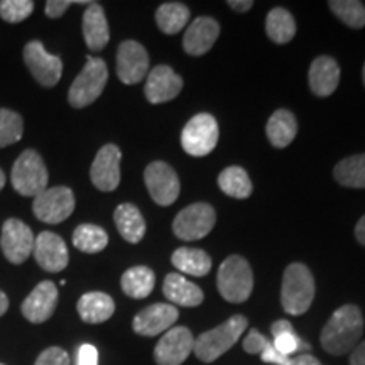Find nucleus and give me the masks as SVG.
Returning <instances> with one entry per match:
<instances>
[{
	"label": "nucleus",
	"instance_id": "nucleus-1",
	"mask_svg": "<svg viewBox=\"0 0 365 365\" xmlns=\"http://www.w3.org/2000/svg\"><path fill=\"white\" fill-rule=\"evenodd\" d=\"M364 333L362 312L355 304H345L336 309L323 328L322 346L331 355H345L359 345Z\"/></svg>",
	"mask_w": 365,
	"mask_h": 365
},
{
	"label": "nucleus",
	"instance_id": "nucleus-2",
	"mask_svg": "<svg viewBox=\"0 0 365 365\" xmlns=\"http://www.w3.org/2000/svg\"><path fill=\"white\" fill-rule=\"evenodd\" d=\"M314 299L313 274L304 264L294 262L286 267L282 276L281 304L287 314L299 317L307 313Z\"/></svg>",
	"mask_w": 365,
	"mask_h": 365
},
{
	"label": "nucleus",
	"instance_id": "nucleus-3",
	"mask_svg": "<svg viewBox=\"0 0 365 365\" xmlns=\"http://www.w3.org/2000/svg\"><path fill=\"white\" fill-rule=\"evenodd\" d=\"M245 330H247V318L235 314L220 327L205 331L198 339H195L193 352L202 362H215L237 344Z\"/></svg>",
	"mask_w": 365,
	"mask_h": 365
},
{
	"label": "nucleus",
	"instance_id": "nucleus-4",
	"mask_svg": "<svg viewBox=\"0 0 365 365\" xmlns=\"http://www.w3.org/2000/svg\"><path fill=\"white\" fill-rule=\"evenodd\" d=\"M217 286L223 299L230 303H244L250 298L254 287L252 269L240 255H230L218 269Z\"/></svg>",
	"mask_w": 365,
	"mask_h": 365
},
{
	"label": "nucleus",
	"instance_id": "nucleus-5",
	"mask_svg": "<svg viewBox=\"0 0 365 365\" xmlns=\"http://www.w3.org/2000/svg\"><path fill=\"white\" fill-rule=\"evenodd\" d=\"M108 70L103 59L88 56L83 70L68 91V102L75 108H85L97 100L107 85Z\"/></svg>",
	"mask_w": 365,
	"mask_h": 365
},
{
	"label": "nucleus",
	"instance_id": "nucleus-6",
	"mask_svg": "<svg viewBox=\"0 0 365 365\" xmlns=\"http://www.w3.org/2000/svg\"><path fill=\"white\" fill-rule=\"evenodd\" d=\"M48 170L34 149H26L12 166V186L21 196H38L48 190Z\"/></svg>",
	"mask_w": 365,
	"mask_h": 365
},
{
	"label": "nucleus",
	"instance_id": "nucleus-7",
	"mask_svg": "<svg viewBox=\"0 0 365 365\" xmlns=\"http://www.w3.org/2000/svg\"><path fill=\"white\" fill-rule=\"evenodd\" d=\"M218 143V124L210 113L195 115L181 132L182 149L193 158H203L215 149Z\"/></svg>",
	"mask_w": 365,
	"mask_h": 365
},
{
	"label": "nucleus",
	"instance_id": "nucleus-8",
	"mask_svg": "<svg viewBox=\"0 0 365 365\" xmlns=\"http://www.w3.org/2000/svg\"><path fill=\"white\" fill-rule=\"evenodd\" d=\"M75 210V195L68 186H54L44 190L34 198L33 212L38 220L58 225L68 220Z\"/></svg>",
	"mask_w": 365,
	"mask_h": 365
},
{
	"label": "nucleus",
	"instance_id": "nucleus-9",
	"mask_svg": "<svg viewBox=\"0 0 365 365\" xmlns=\"http://www.w3.org/2000/svg\"><path fill=\"white\" fill-rule=\"evenodd\" d=\"M217 215L207 203H193L182 208L173 222V230L182 240H200L213 230Z\"/></svg>",
	"mask_w": 365,
	"mask_h": 365
},
{
	"label": "nucleus",
	"instance_id": "nucleus-10",
	"mask_svg": "<svg viewBox=\"0 0 365 365\" xmlns=\"http://www.w3.org/2000/svg\"><path fill=\"white\" fill-rule=\"evenodd\" d=\"M144 181L150 198L161 207H170L180 196V178L170 164L163 161L150 163L144 171Z\"/></svg>",
	"mask_w": 365,
	"mask_h": 365
},
{
	"label": "nucleus",
	"instance_id": "nucleus-11",
	"mask_svg": "<svg viewBox=\"0 0 365 365\" xmlns=\"http://www.w3.org/2000/svg\"><path fill=\"white\" fill-rule=\"evenodd\" d=\"M24 63L39 85L51 88L61 80L63 61L44 49L41 41H31L24 46Z\"/></svg>",
	"mask_w": 365,
	"mask_h": 365
},
{
	"label": "nucleus",
	"instance_id": "nucleus-12",
	"mask_svg": "<svg viewBox=\"0 0 365 365\" xmlns=\"http://www.w3.org/2000/svg\"><path fill=\"white\" fill-rule=\"evenodd\" d=\"M36 237L24 222L17 218H9L2 227V237H0V245H2L4 255L9 262L19 264L26 262L27 257L33 254Z\"/></svg>",
	"mask_w": 365,
	"mask_h": 365
},
{
	"label": "nucleus",
	"instance_id": "nucleus-13",
	"mask_svg": "<svg viewBox=\"0 0 365 365\" xmlns=\"http://www.w3.org/2000/svg\"><path fill=\"white\" fill-rule=\"evenodd\" d=\"M195 339L186 327L170 328L154 349L158 365H181L193 352Z\"/></svg>",
	"mask_w": 365,
	"mask_h": 365
},
{
	"label": "nucleus",
	"instance_id": "nucleus-14",
	"mask_svg": "<svg viewBox=\"0 0 365 365\" xmlns=\"http://www.w3.org/2000/svg\"><path fill=\"white\" fill-rule=\"evenodd\" d=\"M149 73V56L143 44L124 41L117 51V76L122 83L135 85Z\"/></svg>",
	"mask_w": 365,
	"mask_h": 365
},
{
	"label": "nucleus",
	"instance_id": "nucleus-15",
	"mask_svg": "<svg viewBox=\"0 0 365 365\" xmlns=\"http://www.w3.org/2000/svg\"><path fill=\"white\" fill-rule=\"evenodd\" d=\"M122 153L115 144H107L98 150L91 164L90 178L95 188L100 191H113L120 182Z\"/></svg>",
	"mask_w": 365,
	"mask_h": 365
},
{
	"label": "nucleus",
	"instance_id": "nucleus-16",
	"mask_svg": "<svg viewBox=\"0 0 365 365\" xmlns=\"http://www.w3.org/2000/svg\"><path fill=\"white\" fill-rule=\"evenodd\" d=\"M33 254L39 267L48 272H61L70 262L65 240L53 232H41L36 237Z\"/></svg>",
	"mask_w": 365,
	"mask_h": 365
},
{
	"label": "nucleus",
	"instance_id": "nucleus-17",
	"mask_svg": "<svg viewBox=\"0 0 365 365\" xmlns=\"http://www.w3.org/2000/svg\"><path fill=\"white\" fill-rule=\"evenodd\" d=\"M178 317H180V313L173 304L154 303L135 314L132 327H134L137 335L156 336L159 333L170 330L176 323Z\"/></svg>",
	"mask_w": 365,
	"mask_h": 365
},
{
	"label": "nucleus",
	"instance_id": "nucleus-18",
	"mask_svg": "<svg viewBox=\"0 0 365 365\" xmlns=\"http://www.w3.org/2000/svg\"><path fill=\"white\" fill-rule=\"evenodd\" d=\"M58 304V287L51 281H43L34 287L22 303V314L31 323H44L53 317Z\"/></svg>",
	"mask_w": 365,
	"mask_h": 365
},
{
	"label": "nucleus",
	"instance_id": "nucleus-19",
	"mask_svg": "<svg viewBox=\"0 0 365 365\" xmlns=\"http://www.w3.org/2000/svg\"><path fill=\"white\" fill-rule=\"evenodd\" d=\"M182 88V80L180 75L173 71V68L159 65L148 73L145 81V98L150 103H164L176 98Z\"/></svg>",
	"mask_w": 365,
	"mask_h": 365
},
{
	"label": "nucleus",
	"instance_id": "nucleus-20",
	"mask_svg": "<svg viewBox=\"0 0 365 365\" xmlns=\"http://www.w3.org/2000/svg\"><path fill=\"white\" fill-rule=\"evenodd\" d=\"M220 34V26L212 17H196L186 29L182 48L191 56H202L208 53Z\"/></svg>",
	"mask_w": 365,
	"mask_h": 365
},
{
	"label": "nucleus",
	"instance_id": "nucleus-21",
	"mask_svg": "<svg viewBox=\"0 0 365 365\" xmlns=\"http://www.w3.org/2000/svg\"><path fill=\"white\" fill-rule=\"evenodd\" d=\"M309 88L317 97H330L340 83V66L330 56H319L309 66Z\"/></svg>",
	"mask_w": 365,
	"mask_h": 365
},
{
	"label": "nucleus",
	"instance_id": "nucleus-22",
	"mask_svg": "<svg viewBox=\"0 0 365 365\" xmlns=\"http://www.w3.org/2000/svg\"><path fill=\"white\" fill-rule=\"evenodd\" d=\"M83 38L91 51H102L110 39L107 17L97 2H91L83 14Z\"/></svg>",
	"mask_w": 365,
	"mask_h": 365
},
{
	"label": "nucleus",
	"instance_id": "nucleus-23",
	"mask_svg": "<svg viewBox=\"0 0 365 365\" xmlns=\"http://www.w3.org/2000/svg\"><path fill=\"white\" fill-rule=\"evenodd\" d=\"M163 294L170 299L173 304L193 308L203 303V291L200 286L182 277L180 272L168 274L163 284Z\"/></svg>",
	"mask_w": 365,
	"mask_h": 365
},
{
	"label": "nucleus",
	"instance_id": "nucleus-24",
	"mask_svg": "<svg viewBox=\"0 0 365 365\" xmlns=\"http://www.w3.org/2000/svg\"><path fill=\"white\" fill-rule=\"evenodd\" d=\"M80 318L85 323H103L108 318H112V314L115 313V303L108 294L100 293V291H93V293H86L78 299L76 304Z\"/></svg>",
	"mask_w": 365,
	"mask_h": 365
},
{
	"label": "nucleus",
	"instance_id": "nucleus-25",
	"mask_svg": "<svg viewBox=\"0 0 365 365\" xmlns=\"http://www.w3.org/2000/svg\"><path fill=\"white\" fill-rule=\"evenodd\" d=\"M118 234L130 244H139L145 235V220L139 208L132 203L118 205L113 213Z\"/></svg>",
	"mask_w": 365,
	"mask_h": 365
},
{
	"label": "nucleus",
	"instance_id": "nucleus-26",
	"mask_svg": "<svg viewBox=\"0 0 365 365\" xmlns=\"http://www.w3.org/2000/svg\"><path fill=\"white\" fill-rule=\"evenodd\" d=\"M266 134L269 143H271L274 148H287V145L294 140L296 134H298V122H296L294 115L289 110L281 108V110L274 112L271 118H269Z\"/></svg>",
	"mask_w": 365,
	"mask_h": 365
},
{
	"label": "nucleus",
	"instance_id": "nucleus-27",
	"mask_svg": "<svg viewBox=\"0 0 365 365\" xmlns=\"http://www.w3.org/2000/svg\"><path fill=\"white\" fill-rule=\"evenodd\" d=\"M171 262L180 272L190 274V276L195 277L207 276L210 269H212V259L202 249L180 247L173 254Z\"/></svg>",
	"mask_w": 365,
	"mask_h": 365
},
{
	"label": "nucleus",
	"instance_id": "nucleus-28",
	"mask_svg": "<svg viewBox=\"0 0 365 365\" xmlns=\"http://www.w3.org/2000/svg\"><path fill=\"white\" fill-rule=\"evenodd\" d=\"M120 284L122 291L127 296L134 299H144L153 293L154 284H156V276H154L153 269L145 266H134L124 272Z\"/></svg>",
	"mask_w": 365,
	"mask_h": 365
},
{
	"label": "nucleus",
	"instance_id": "nucleus-29",
	"mask_svg": "<svg viewBox=\"0 0 365 365\" xmlns=\"http://www.w3.org/2000/svg\"><path fill=\"white\" fill-rule=\"evenodd\" d=\"M266 33L269 39L274 41L276 44L289 43L296 34V22L293 16H291V12H287L282 7H274L267 14Z\"/></svg>",
	"mask_w": 365,
	"mask_h": 365
},
{
	"label": "nucleus",
	"instance_id": "nucleus-30",
	"mask_svg": "<svg viewBox=\"0 0 365 365\" xmlns=\"http://www.w3.org/2000/svg\"><path fill=\"white\" fill-rule=\"evenodd\" d=\"M333 176L346 188H365V154L341 159L333 170Z\"/></svg>",
	"mask_w": 365,
	"mask_h": 365
},
{
	"label": "nucleus",
	"instance_id": "nucleus-31",
	"mask_svg": "<svg viewBox=\"0 0 365 365\" xmlns=\"http://www.w3.org/2000/svg\"><path fill=\"white\" fill-rule=\"evenodd\" d=\"M190 9L180 2H166L156 11L158 27L164 34H178L188 24Z\"/></svg>",
	"mask_w": 365,
	"mask_h": 365
},
{
	"label": "nucleus",
	"instance_id": "nucleus-32",
	"mask_svg": "<svg viewBox=\"0 0 365 365\" xmlns=\"http://www.w3.org/2000/svg\"><path fill=\"white\" fill-rule=\"evenodd\" d=\"M73 245L81 252L97 254L108 245V235L102 227L93 223H83L73 232Z\"/></svg>",
	"mask_w": 365,
	"mask_h": 365
},
{
	"label": "nucleus",
	"instance_id": "nucleus-33",
	"mask_svg": "<svg viewBox=\"0 0 365 365\" xmlns=\"http://www.w3.org/2000/svg\"><path fill=\"white\" fill-rule=\"evenodd\" d=\"M218 186L227 196L232 198H249L252 193V182L245 170H242L240 166H230L227 170H223L218 176Z\"/></svg>",
	"mask_w": 365,
	"mask_h": 365
},
{
	"label": "nucleus",
	"instance_id": "nucleus-34",
	"mask_svg": "<svg viewBox=\"0 0 365 365\" xmlns=\"http://www.w3.org/2000/svg\"><path fill=\"white\" fill-rule=\"evenodd\" d=\"M328 7L345 26L352 29H362L365 26V6L359 0H331Z\"/></svg>",
	"mask_w": 365,
	"mask_h": 365
},
{
	"label": "nucleus",
	"instance_id": "nucleus-35",
	"mask_svg": "<svg viewBox=\"0 0 365 365\" xmlns=\"http://www.w3.org/2000/svg\"><path fill=\"white\" fill-rule=\"evenodd\" d=\"M22 132L24 122L19 113L9 108H0V149L19 143Z\"/></svg>",
	"mask_w": 365,
	"mask_h": 365
},
{
	"label": "nucleus",
	"instance_id": "nucleus-36",
	"mask_svg": "<svg viewBox=\"0 0 365 365\" xmlns=\"http://www.w3.org/2000/svg\"><path fill=\"white\" fill-rule=\"evenodd\" d=\"M34 11V2L31 0H2L0 2V17L11 24H19L26 21Z\"/></svg>",
	"mask_w": 365,
	"mask_h": 365
},
{
	"label": "nucleus",
	"instance_id": "nucleus-37",
	"mask_svg": "<svg viewBox=\"0 0 365 365\" xmlns=\"http://www.w3.org/2000/svg\"><path fill=\"white\" fill-rule=\"evenodd\" d=\"M272 346L277 350V352L284 355V357H291V355H294V354L299 355V354L309 352V349H312L307 341L301 340L299 336L296 335L294 330L274 336Z\"/></svg>",
	"mask_w": 365,
	"mask_h": 365
},
{
	"label": "nucleus",
	"instance_id": "nucleus-38",
	"mask_svg": "<svg viewBox=\"0 0 365 365\" xmlns=\"http://www.w3.org/2000/svg\"><path fill=\"white\" fill-rule=\"evenodd\" d=\"M34 365H70V357L59 346H49L36 360Z\"/></svg>",
	"mask_w": 365,
	"mask_h": 365
},
{
	"label": "nucleus",
	"instance_id": "nucleus-39",
	"mask_svg": "<svg viewBox=\"0 0 365 365\" xmlns=\"http://www.w3.org/2000/svg\"><path fill=\"white\" fill-rule=\"evenodd\" d=\"M269 345H271V341H269L264 335H261L257 330H250L249 335L244 339V344H242L245 352L252 355L262 354Z\"/></svg>",
	"mask_w": 365,
	"mask_h": 365
},
{
	"label": "nucleus",
	"instance_id": "nucleus-40",
	"mask_svg": "<svg viewBox=\"0 0 365 365\" xmlns=\"http://www.w3.org/2000/svg\"><path fill=\"white\" fill-rule=\"evenodd\" d=\"M73 4H88L91 2H71V0H49V2H46V16L51 17V19H58V17H61L63 14H65L68 9H70Z\"/></svg>",
	"mask_w": 365,
	"mask_h": 365
},
{
	"label": "nucleus",
	"instance_id": "nucleus-41",
	"mask_svg": "<svg viewBox=\"0 0 365 365\" xmlns=\"http://www.w3.org/2000/svg\"><path fill=\"white\" fill-rule=\"evenodd\" d=\"M76 365H98V350L90 344L81 345L76 354Z\"/></svg>",
	"mask_w": 365,
	"mask_h": 365
},
{
	"label": "nucleus",
	"instance_id": "nucleus-42",
	"mask_svg": "<svg viewBox=\"0 0 365 365\" xmlns=\"http://www.w3.org/2000/svg\"><path fill=\"white\" fill-rule=\"evenodd\" d=\"M261 359L264 360V362H267V364H276V365H284V364H287V360H289L291 357H284V355L282 354H279L277 352L276 349H274L272 346V344L267 346L266 350H264V352L261 354Z\"/></svg>",
	"mask_w": 365,
	"mask_h": 365
},
{
	"label": "nucleus",
	"instance_id": "nucleus-43",
	"mask_svg": "<svg viewBox=\"0 0 365 365\" xmlns=\"http://www.w3.org/2000/svg\"><path fill=\"white\" fill-rule=\"evenodd\" d=\"M284 365H322V364H319V360L314 359L313 355L299 354V355H296V357L287 360V364H284Z\"/></svg>",
	"mask_w": 365,
	"mask_h": 365
},
{
	"label": "nucleus",
	"instance_id": "nucleus-44",
	"mask_svg": "<svg viewBox=\"0 0 365 365\" xmlns=\"http://www.w3.org/2000/svg\"><path fill=\"white\" fill-rule=\"evenodd\" d=\"M350 365H365V341L359 344L350 354Z\"/></svg>",
	"mask_w": 365,
	"mask_h": 365
},
{
	"label": "nucleus",
	"instance_id": "nucleus-45",
	"mask_svg": "<svg viewBox=\"0 0 365 365\" xmlns=\"http://www.w3.org/2000/svg\"><path fill=\"white\" fill-rule=\"evenodd\" d=\"M293 330H294L293 325H291V323L287 322V319H277V322L271 327L272 339H274V336H277V335H282V333L293 331Z\"/></svg>",
	"mask_w": 365,
	"mask_h": 365
},
{
	"label": "nucleus",
	"instance_id": "nucleus-46",
	"mask_svg": "<svg viewBox=\"0 0 365 365\" xmlns=\"http://www.w3.org/2000/svg\"><path fill=\"white\" fill-rule=\"evenodd\" d=\"M252 6V0H230V2H228V7L234 9L235 12H247Z\"/></svg>",
	"mask_w": 365,
	"mask_h": 365
},
{
	"label": "nucleus",
	"instance_id": "nucleus-47",
	"mask_svg": "<svg viewBox=\"0 0 365 365\" xmlns=\"http://www.w3.org/2000/svg\"><path fill=\"white\" fill-rule=\"evenodd\" d=\"M355 239H357L359 244L365 245V215L355 225Z\"/></svg>",
	"mask_w": 365,
	"mask_h": 365
},
{
	"label": "nucleus",
	"instance_id": "nucleus-48",
	"mask_svg": "<svg viewBox=\"0 0 365 365\" xmlns=\"http://www.w3.org/2000/svg\"><path fill=\"white\" fill-rule=\"evenodd\" d=\"M7 309H9V298L6 296V293H2V291H0V317H2V314H6Z\"/></svg>",
	"mask_w": 365,
	"mask_h": 365
},
{
	"label": "nucleus",
	"instance_id": "nucleus-49",
	"mask_svg": "<svg viewBox=\"0 0 365 365\" xmlns=\"http://www.w3.org/2000/svg\"><path fill=\"white\" fill-rule=\"evenodd\" d=\"M4 186H6V175H4V171L0 170V190H2Z\"/></svg>",
	"mask_w": 365,
	"mask_h": 365
},
{
	"label": "nucleus",
	"instance_id": "nucleus-50",
	"mask_svg": "<svg viewBox=\"0 0 365 365\" xmlns=\"http://www.w3.org/2000/svg\"><path fill=\"white\" fill-rule=\"evenodd\" d=\"M362 80H364V85H365V65H364V70H362Z\"/></svg>",
	"mask_w": 365,
	"mask_h": 365
},
{
	"label": "nucleus",
	"instance_id": "nucleus-51",
	"mask_svg": "<svg viewBox=\"0 0 365 365\" xmlns=\"http://www.w3.org/2000/svg\"><path fill=\"white\" fill-rule=\"evenodd\" d=\"M0 365H4V364H0Z\"/></svg>",
	"mask_w": 365,
	"mask_h": 365
}]
</instances>
